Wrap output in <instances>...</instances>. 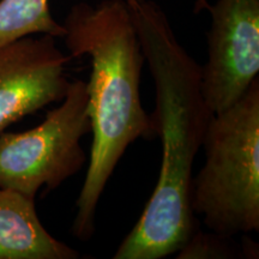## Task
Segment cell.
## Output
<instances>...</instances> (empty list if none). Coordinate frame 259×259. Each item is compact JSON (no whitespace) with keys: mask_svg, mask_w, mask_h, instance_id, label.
<instances>
[{"mask_svg":"<svg viewBox=\"0 0 259 259\" xmlns=\"http://www.w3.org/2000/svg\"><path fill=\"white\" fill-rule=\"evenodd\" d=\"M155 84L153 119L162 144L158 180L114 259H161L178 253L196 232L191 184L196 155L213 115L202 94V66L174 35L161 6L151 0L128 5Z\"/></svg>","mask_w":259,"mask_h":259,"instance_id":"6da1fadb","label":"cell"},{"mask_svg":"<svg viewBox=\"0 0 259 259\" xmlns=\"http://www.w3.org/2000/svg\"><path fill=\"white\" fill-rule=\"evenodd\" d=\"M63 25L70 57L87 56L92 65L87 83L92 153L71 228L78 240L87 241L95 233L97 205L118 162L137 139H154L156 127L142 105L145 58L127 3H78Z\"/></svg>","mask_w":259,"mask_h":259,"instance_id":"7a4b0ae2","label":"cell"},{"mask_svg":"<svg viewBox=\"0 0 259 259\" xmlns=\"http://www.w3.org/2000/svg\"><path fill=\"white\" fill-rule=\"evenodd\" d=\"M205 162L191 184V208L222 238L259 231V78L210 119Z\"/></svg>","mask_w":259,"mask_h":259,"instance_id":"3957f363","label":"cell"},{"mask_svg":"<svg viewBox=\"0 0 259 259\" xmlns=\"http://www.w3.org/2000/svg\"><path fill=\"white\" fill-rule=\"evenodd\" d=\"M87 82H70L60 106L24 132L0 134V187L34 198L42 187L53 191L82 169L80 141L92 132Z\"/></svg>","mask_w":259,"mask_h":259,"instance_id":"277c9868","label":"cell"},{"mask_svg":"<svg viewBox=\"0 0 259 259\" xmlns=\"http://www.w3.org/2000/svg\"><path fill=\"white\" fill-rule=\"evenodd\" d=\"M208 60L202 94L212 114L232 107L259 74V0H218L209 6Z\"/></svg>","mask_w":259,"mask_h":259,"instance_id":"5b68a950","label":"cell"},{"mask_svg":"<svg viewBox=\"0 0 259 259\" xmlns=\"http://www.w3.org/2000/svg\"><path fill=\"white\" fill-rule=\"evenodd\" d=\"M54 38L27 36L0 48V134L66 95L70 57Z\"/></svg>","mask_w":259,"mask_h":259,"instance_id":"8992f818","label":"cell"},{"mask_svg":"<svg viewBox=\"0 0 259 259\" xmlns=\"http://www.w3.org/2000/svg\"><path fill=\"white\" fill-rule=\"evenodd\" d=\"M77 258L78 251L46 231L34 198L0 187V259Z\"/></svg>","mask_w":259,"mask_h":259,"instance_id":"52a82bcc","label":"cell"},{"mask_svg":"<svg viewBox=\"0 0 259 259\" xmlns=\"http://www.w3.org/2000/svg\"><path fill=\"white\" fill-rule=\"evenodd\" d=\"M34 34L64 36L65 28L52 16L50 0H0V48Z\"/></svg>","mask_w":259,"mask_h":259,"instance_id":"ba28073f","label":"cell"},{"mask_svg":"<svg viewBox=\"0 0 259 259\" xmlns=\"http://www.w3.org/2000/svg\"><path fill=\"white\" fill-rule=\"evenodd\" d=\"M227 238L203 233H193L187 244L178 252V258H229L233 254Z\"/></svg>","mask_w":259,"mask_h":259,"instance_id":"9c48e42d","label":"cell"},{"mask_svg":"<svg viewBox=\"0 0 259 259\" xmlns=\"http://www.w3.org/2000/svg\"><path fill=\"white\" fill-rule=\"evenodd\" d=\"M209 6L210 4L208 0H196V3H194V12L199 14L203 10H209Z\"/></svg>","mask_w":259,"mask_h":259,"instance_id":"30bf717a","label":"cell"},{"mask_svg":"<svg viewBox=\"0 0 259 259\" xmlns=\"http://www.w3.org/2000/svg\"><path fill=\"white\" fill-rule=\"evenodd\" d=\"M125 2L127 3V5H132L136 2V0H125Z\"/></svg>","mask_w":259,"mask_h":259,"instance_id":"8fae6325","label":"cell"}]
</instances>
